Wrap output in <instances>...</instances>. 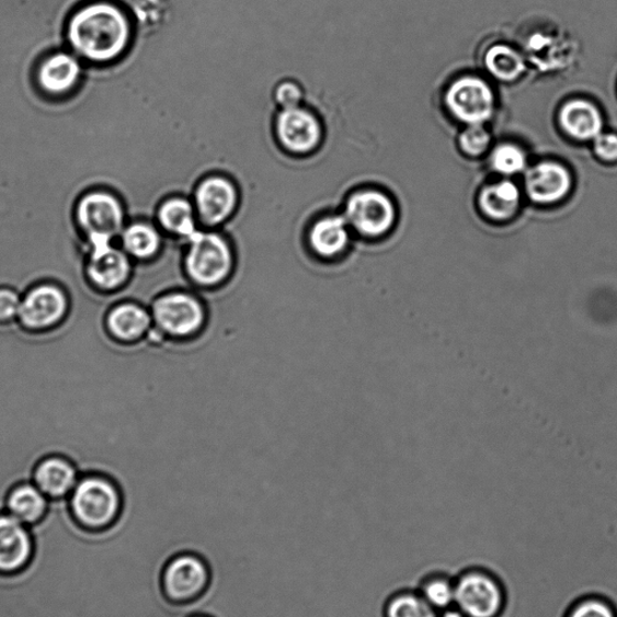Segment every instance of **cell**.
Masks as SVG:
<instances>
[{
  "instance_id": "1",
  "label": "cell",
  "mask_w": 617,
  "mask_h": 617,
  "mask_svg": "<svg viewBox=\"0 0 617 617\" xmlns=\"http://www.w3.org/2000/svg\"><path fill=\"white\" fill-rule=\"evenodd\" d=\"M72 54L92 66H111L128 50L132 24L126 11L107 0H93L70 15L66 28Z\"/></svg>"
},
{
  "instance_id": "2",
  "label": "cell",
  "mask_w": 617,
  "mask_h": 617,
  "mask_svg": "<svg viewBox=\"0 0 617 617\" xmlns=\"http://www.w3.org/2000/svg\"><path fill=\"white\" fill-rule=\"evenodd\" d=\"M67 502L71 517L82 529L103 532L123 513L124 494L114 478L91 471L80 477Z\"/></svg>"
},
{
  "instance_id": "3",
  "label": "cell",
  "mask_w": 617,
  "mask_h": 617,
  "mask_svg": "<svg viewBox=\"0 0 617 617\" xmlns=\"http://www.w3.org/2000/svg\"><path fill=\"white\" fill-rule=\"evenodd\" d=\"M235 268L233 248L220 233L198 231L187 240L184 272L193 286L203 289L221 287L231 279Z\"/></svg>"
},
{
  "instance_id": "4",
  "label": "cell",
  "mask_w": 617,
  "mask_h": 617,
  "mask_svg": "<svg viewBox=\"0 0 617 617\" xmlns=\"http://www.w3.org/2000/svg\"><path fill=\"white\" fill-rule=\"evenodd\" d=\"M153 329L172 341H188L201 334L208 321L207 308L195 294L174 289L157 296L150 307Z\"/></svg>"
},
{
  "instance_id": "5",
  "label": "cell",
  "mask_w": 617,
  "mask_h": 617,
  "mask_svg": "<svg viewBox=\"0 0 617 617\" xmlns=\"http://www.w3.org/2000/svg\"><path fill=\"white\" fill-rule=\"evenodd\" d=\"M76 221L88 247L113 243L126 227L125 205L111 191L93 190L79 199Z\"/></svg>"
},
{
  "instance_id": "6",
  "label": "cell",
  "mask_w": 617,
  "mask_h": 617,
  "mask_svg": "<svg viewBox=\"0 0 617 617\" xmlns=\"http://www.w3.org/2000/svg\"><path fill=\"white\" fill-rule=\"evenodd\" d=\"M210 568L201 556L192 552L175 555L162 573L165 597L174 604H188L201 598L210 585Z\"/></svg>"
},
{
  "instance_id": "7",
  "label": "cell",
  "mask_w": 617,
  "mask_h": 617,
  "mask_svg": "<svg viewBox=\"0 0 617 617\" xmlns=\"http://www.w3.org/2000/svg\"><path fill=\"white\" fill-rule=\"evenodd\" d=\"M344 217L355 232L368 239L389 235L396 221L395 205L377 190L356 192L346 203Z\"/></svg>"
},
{
  "instance_id": "8",
  "label": "cell",
  "mask_w": 617,
  "mask_h": 617,
  "mask_svg": "<svg viewBox=\"0 0 617 617\" xmlns=\"http://www.w3.org/2000/svg\"><path fill=\"white\" fill-rule=\"evenodd\" d=\"M455 607L466 617H495L504 607V592L493 576L468 572L455 583Z\"/></svg>"
},
{
  "instance_id": "9",
  "label": "cell",
  "mask_w": 617,
  "mask_h": 617,
  "mask_svg": "<svg viewBox=\"0 0 617 617\" xmlns=\"http://www.w3.org/2000/svg\"><path fill=\"white\" fill-rule=\"evenodd\" d=\"M69 301L62 288L53 284L34 286L21 299L19 320L24 329L45 331L62 321Z\"/></svg>"
},
{
  "instance_id": "10",
  "label": "cell",
  "mask_w": 617,
  "mask_h": 617,
  "mask_svg": "<svg viewBox=\"0 0 617 617\" xmlns=\"http://www.w3.org/2000/svg\"><path fill=\"white\" fill-rule=\"evenodd\" d=\"M452 114L468 125H482L494 112V94L489 84L478 78L455 81L446 93Z\"/></svg>"
},
{
  "instance_id": "11",
  "label": "cell",
  "mask_w": 617,
  "mask_h": 617,
  "mask_svg": "<svg viewBox=\"0 0 617 617\" xmlns=\"http://www.w3.org/2000/svg\"><path fill=\"white\" fill-rule=\"evenodd\" d=\"M35 552L31 527L5 511H0V575H16L27 570Z\"/></svg>"
},
{
  "instance_id": "12",
  "label": "cell",
  "mask_w": 617,
  "mask_h": 617,
  "mask_svg": "<svg viewBox=\"0 0 617 617\" xmlns=\"http://www.w3.org/2000/svg\"><path fill=\"white\" fill-rule=\"evenodd\" d=\"M42 92L53 99H66L75 93L83 79V67L78 56L68 52L47 55L35 72Z\"/></svg>"
},
{
  "instance_id": "13",
  "label": "cell",
  "mask_w": 617,
  "mask_h": 617,
  "mask_svg": "<svg viewBox=\"0 0 617 617\" xmlns=\"http://www.w3.org/2000/svg\"><path fill=\"white\" fill-rule=\"evenodd\" d=\"M276 136L283 148L297 155L309 153L320 147V121L304 107L283 108L276 117Z\"/></svg>"
},
{
  "instance_id": "14",
  "label": "cell",
  "mask_w": 617,
  "mask_h": 617,
  "mask_svg": "<svg viewBox=\"0 0 617 617\" xmlns=\"http://www.w3.org/2000/svg\"><path fill=\"white\" fill-rule=\"evenodd\" d=\"M89 248L87 273L91 284L103 292H116L125 286L132 275V260L123 249L113 243Z\"/></svg>"
},
{
  "instance_id": "15",
  "label": "cell",
  "mask_w": 617,
  "mask_h": 617,
  "mask_svg": "<svg viewBox=\"0 0 617 617\" xmlns=\"http://www.w3.org/2000/svg\"><path fill=\"white\" fill-rule=\"evenodd\" d=\"M238 192L231 180L210 176L202 181L195 192V208L202 224L216 227L225 224L236 212Z\"/></svg>"
},
{
  "instance_id": "16",
  "label": "cell",
  "mask_w": 617,
  "mask_h": 617,
  "mask_svg": "<svg viewBox=\"0 0 617 617\" xmlns=\"http://www.w3.org/2000/svg\"><path fill=\"white\" fill-rule=\"evenodd\" d=\"M80 469L62 456L41 459L32 470V481L50 501L68 500L81 477Z\"/></svg>"
},
{
  "instance_id": "17",
  "label": "cell",
  "mask_w": 617,
  "mask_h": 617,
  "mask_svg": "<svg viewBox=\"0 0 617 617\" xmlns=\"http://www.w3.org/2000/svg\"><path fill=\"white\" fill-rule=\"evenodd\" d=\"M350 226L342 215L324 216L315 222L308 233L313 256L333 261L343 256L350 247Z\"/></svg>"
},
{
  "instance_id": "18",
  "label": "cell",
  "mask_w": 617,
  "mask_h": 617,
  "mask_svg": "<svg viewBox=\"0 0 617 617\" xmlns=\"http://www.w3.org/2000/svg\"><path fill=\"white\" fill-rule=\"evenodd\" d=\"M572 187L571 173L555 162H541L526 175V190L532 201L541 204L559 202Z\"/></svg>"
},
{
  "instance_id": "19",
  "label": "cell",
  "mask_w": 617,
  "mask_h": 617,
  "mask_svg": "<svg viewBox=\"0 0 617 617\" xmlns=\"http://www.w3.org/2000/svg\"><path fill=\"white\" fill-rule=\"evenodd\" d=\"M153 327L150 309L135 301L114 307L106 317L108 334L124 344H133L148 336Z\"/></svg>"
},
{
  "instance_id": "20",
  "label": "cell",
  "mask_w": 617,
  "mask_h": 617,
  "mask_svg": "<svg viewBox=\"0 0 617 617\" xmlns=\"http://www.w3.org/2000/svg\"><path fill=\"white\" fill-rule=\"evenodd\" d=\"M50 502L32 480H22L9 490L5 512L33 527L43 522Z\"/></svg>"
},
{
  "instance_id": "21",
  "label": "cell",
  "mask_w": 617,
  "mask_h": 617,
  "mask_svg": "<svg viewBox=\"0 0 617 617\" xmlns=\"http://www.w3.org/2000/svg\"><path fill=\"white\" fill-rule=\"evenodd\" d=\"M563 129L578 140L596 139L603 129V117L597 106L586 101H572L560 113Z\"/></svg>"
},
{
  "instance_id": "22",
  "label": "cell",
  "mask_w": 617,
  "mask_h": 617,
  "mask_svg": "<svg viewBox=\"0 0 617 617\" xmlns=\"http://www.w3.org/2000/svg\"><path fill=\"white\" fill-rule=\"evenodd\" d=\"M157 220L164 231L186 241L199 231L195 205L185 198L173 197L164 201L157 210Z\"/></svg>"
},
{
  "instance_id": "23",
  "label": "cell",
  "mask_w": 617,
  "mask_h": 617,
  "mask_svg": "<svg viewBox=\"0 0 617 617\" xmlns=\"http://www.w3.org/2000/svg\"><path fill=\"white\" fill-rule=\"evenodd\" d=\"M119 238L121 245L130 260L150 261L159 255L162 248V236L159 229L147 222L126 226Z\"/></svg>"
},
{
  "instance_id": "24",
  "label": "cell",
  "mask_w": 617,
  "mask_h": 617,
  "mask_svg": "<svg viewBox=\"0 0 617 617\" xmlns=\"http://www.w3.org/2000/svg\"><path fill=\"white\" fill-rule=\"evenodd\" d=\"M519 191L512 181H501L480 193V207L483 214L495 221L511 220L518 210Z\"/></svg>"
},
{
  "instance_id": "25",
  "label": "cell",
  "mask_w": 617,
  "mask_h": 617,
  "mask_svg": "<svg viewBox=\"0 0 617 617\" xmlns=\"http://www.w3.org/2000/svg\"><path fill=\"white\" fill-rule=\"evenodd\" d=\"M485 62L491 75L503 81L516 80L526 69L523 57L505 45L491 47Z\"/></svg>"
},
{
  "instance_id": "26",
  "label": "cell",
  "mask_w": 617,
  "mask_h": 617,
  "mask_svg": "<svg viewBox=\"0 0 617 617\" xmlns=\"http://www.w3.org/2000/svg\"><path fill=\"white\" fill-rule=\"evenodd\" d=\"M385 617H439L420 594L399 592L386 602Z\"/></svg>"
},
{
  "instance_id": "27",
  "label": "cell",
  "mask_w": 617,
  "mask_h": 617,
  "mask_svg": "<svg viewBox=\"0 0 617 617\" xmlns=\"http://www.w3.org/2000/svg\"><path fill=\"white\" fill-rule=\"evenodd\" d=\"M420 595L437 612L450 609L455 606V583L444 576L430 578L422 584Z\"/></svg>"
},
{
  "instance_id": "28",
  "label": "cell",
  "mask_w": 617,
  "mask_h": 617,
  "mask_svg": "<svg viewBox=\"0 0 617 617\" xmlns=\"http://www.w3.org/2000/svg\"><path fill=\"white\" fill-rule=\"evenodd\" d=\"M491 164L495 172L514 175L525 171L527 159L525 152L513 144H502L491 155Z\"/></svg>"
},
{
  "instance_id": "29",
  "label": "cell",
  "mask_w": 617,
  "mask_h": 617,
  "mask_svg": "<svg viewBox=\"0 0 617 617\" xmlns=\"http://www.w3.org/2000/svg\"><path fill=\"white\" fill-rule=\"evenodd\" d=\"M490 142V133L482 125H469L459 137L461 148L470 156H479L485 152Z\"/></svg>"
},
{
  "instance_id": "30",
  "label": "cell",
  "mask_w": 617,
  "mask_h": 617,
  "mask_svg": "<svg viewBox=\"0 0 617 617\" xmlns=\"http://www.w3.org/2000/svg\"><path fill=\"white\" fill-rule=\"evenodd\" d=\"M567 617H617V610L608 601L592 597L575 604Z\"/></svg>"
},
{
  "instance_id": "31",
  "label": "cell",
  "mask_w": 617,
  "mask_h": 617,
  "mask_svg": "<svg viewBox=\"0 0 617 617\" xmlns=\"http://www.w3.org/2000/svg\"><path fill=\"white\" fill-rule=\"evenodd\" d=\"M22 297L10 288H0V322H10L19 318Z\"/></svg>"
},
{
  "instance_id": "32",
  "label": "cell",
  "mask_w": 617,
  "mask_h": 617,
  "mask_svg": "<svg viewBox=\"0 0 617 617\" xmlns=\"http://www.w3.org/2000/svg\"><path fill=\"white\" fill-rule=\"evenodd\" d=\"M275 100L283 108L298 107L304 100V92L296 82L284 81L275 90Z\"/></svg>"
},
{
  "instance_id": "33",
  "label": "cell",
  "mask_w": 617,
  "mask_h": 617,
  "mask_svg": "<svg viewBox=\"0 0 617 617\" xmlns=\"http://www.w3.org/2000/svg\"><path fill=\"white\" fill-rule=\"evenodd\" d=\"M595 152L603 161H617V135L601 133L595 139Z\"/></svg>"
},
{
  "instance_id": "34",
  "label": "cell",
  "mask_w": 617,
  "mask_h": 617,
  "mask_svg": "<svg viewBox=\"0 0 617 617\" xmlns=\"http://www.w3.org/2000/svg\"><path fill=\"white\" fill-rule=\"evenodd\" d=\"M441 617H466V615L459 612L457 608H450L443 612Z\"/></svg>"
},
{
  "instance_id": "35",
  "label": "cell",
  "mask_w": 617,
  "mask_h": 617,
  "mask_svg": "<svg viewBox=\"0 0 617 617\" xmlns=\"http://www.w3.org/2000/svg\"><path fill=\"white\" fill-rule=\"evenodd\" d=\"M192 617H210V616H207V615H195V616H192Z\"/></svg>"
}]
</instances>
